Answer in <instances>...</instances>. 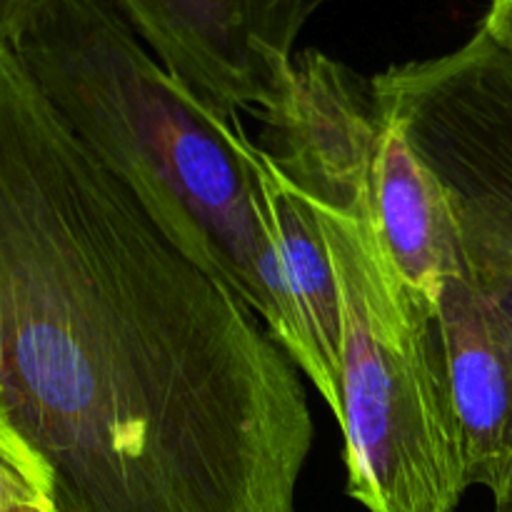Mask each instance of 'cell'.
<instances>
[{
    "label": "cell",
    "instance_id": "5bb4252c",
    "mask_svg": "<svg viewBox=\"0 0 512 512\" xmlns=\"http://www.w3.org/2000/svg\"><path fill=\"white\" fill-rule=\"evenodd\" d=\"M493 512H512V465L498 488L493 490Z\"/></svg>",
    "mask_w": 512,
    "mask_h": 512
},
{
    "label": "cell",
    "instance_id": "30bf717a",
    "mask_svg": "<svg viewBox=\"0 0 512 512\" xmlns=\"http://www.w3.org/2000/svg\"><path fill=\"white\" fill-rule=\"evenodd\" d=\"M50 495L53 485L45 465L0 415V512L25 505L50 508Z\"/></svg>",
    "mask_w": 512,
    "mask_h": 512
},
{
    "label": "cell",
    "instance_id": "277c9868",
    "mask_svg": "<svg viewBox=\"0 0 512 512\" xmlns=\"http://www.w3.org/2000/svg\"><path fill=\"white\" fill-rule=\"evenodd\" d=\"M375 95L443 185L475 285L512 273V53L480 23L450 53L390 65Z\"/></svg>",
    "mask_w": 512,
    "mask_h": 512
},
{
    "label": "cell",
    "instance_id": "4fadbf2b",
    "mask_svg": "<svg viewBox=\"0 0 512 512\" xmlns=\"http://www.w3.org/2000/svg\"><path fill=\"white\" fill-rule=\"evenodd\" d=\"M478 288L498 305V310L505 315V320H508L512 328V273L500 275V278L488 280V283H480Z\"/></svg>",
    "mask_w": 512,
    "mask_h": 512
},
{
    "label": "cell",
    "instance_id": "7c38bea8",
    "mask_svg": "<svg viewBox=\"0 0 512 512\" xmlns=\"http://www.w3.org/2000/svg\"><path fill=\"white\" fill-rule=\"evenodd\" d=\"M483 25L512 53V0H490Z\"/></svg>",
    "mask_w": 512,
    "mask_h": 512
},
{
    "label": "cell",
    "instance_id": "9a60e30c",
    "mask_svg": "<svg viewBox=\"0 0 512 512\" xmlns=\"http://www.w3.org/2000/svg\"><path fill=\"white\" fill-rule=\"evenodd\" d=\"M10 512H50V508H40V505H25V508H15Z\"/></svg>",
    "mask_w": 512,
    "mask_h": 512
},
{
    "label": "cell",
    "instance_id": "52a82bcc",
    "mask_svg": "<svg viewBox=\"0 0 512 512\" xmlns=\"http://www.w3.org/2000/svg\"><path fill=\"white\" fill-rule=\"evenodd\" d=\"M435 333L468 488L493 493L512 465V328L468 278L443 285Z\"/></svg>",
    "mask_w": 512,
    "mask_h": 512
},
{
    "label": "cell",
    "instance_id": "5b68a950",
    "mask_svg": "<svg viewBox=\"0 0 512 512\" xmlns=\"http://www.w3.org/2000/svg\"><path fill=\"white\" fill-rule=\"evenodd\" d=\"M165 70L228 123L285 98L320 0H110Z\"/></svg>",
    "mask_w": 512,
    "mask_h": 512
},
{
    "label": "cell",
    "instance_id": "8fae6325",
    "mask_svg": "<svg viewBox=\"0 0 512 512\" xmlns=\"http://www.w3.org/2000/svg\"><path fill=\"white\" fill-rule=\"evenodd\" d=\"M43 0H0V40H8Z\"/></svg>",
    "mask_w": 512,
    "mask_h": 512
},
{
    "label": "cell",
    "instance_id": "7a4b0ae2",
    "mask_svg": "<svg viewBox=\"0 0 512 512\" xmlns=\"http://www.w3.org/2000/svg\"><path fill=\"white\" fill-rule=\"evenodd\" d=\"M80 143L310 373L258 180V148L160 65L110 0H43L8 38Z\"/></svg>",
    "mask_w": 512,
    "mask_h": 512
},
{
    "label": "cell",
    "instance_id": "6da1fadb",
    "mask_svg": "<svg viewBox=\"0 0 512 512\" xmlns=\"http://www.w3.org/2000/svg\"><path fill=\"white\" fill-rule=\"evenodd\" d=\"M0 415L53 512H295L298 365L0 40Z\"/></svg>",
    "mask_w": 512,
    "mask_h": 512
},
{
    "label": "cell",
    "instance_id": "8992f818",
    "mask_svg": "<svg viewBox=\"0 0 512 512\" xmlns=\"http://www.w3.org/2000/svg\"><path fill=\"white\" fill-rule=\"evenodd\" d=\"M255 145L313 203L370 225V185L385 113L373 80L320 50H300L285 98L258 115Z\"/></svg>",
    "mask_w": 512,
    "mask_h": 512
},
{
    "label": "cell",
    "instance_id": "9c48e42d",
    "mask_svg": "<svg viewBox=\"0 0 512 512\" xmlns=\"http://www.w3.org/2000/svg\"><path fill=\"white\" fill-rule=\"evenodd\" d=\"M258 180L275 253L310 350L308 378L330 413L340 420V303L318 210L308 195L283 178L260 148Z\"/></svg>",
    "mask_w": 512,
    "mask_h": 512
},
{
    "label": "cell",
    "instance_id": "3957f363",
    "mask_svg": "<svg viewBox=\"0 0 512 512\" xmlns=\"http://www.w3.org/2000/svg\"><path fill=\"white\" fill-rule=\"evenodd\" d=\"M313 205L338 285L350 498L368 512H455L468 480L435 315L368 223Z\"/></svg>",
    "mask_w": 512,
    "mask_h": 512
},
{
    "label": "cell",
    "instance_id": "2e32d148",
    "mask_svg": "<svg viewBox=\"0 0 512 512\" xmlns=\"http://www.w3.org/2000/svg\"><path fill=\"white\" fill-rule=\"evenodd\" d=\"M50 512H53V510H50Z\"/></svg>",
    "mask_w": 512,
    "mask_h": 512
},
{
    "label": "cell",
    "instance_id": "ba28073f",
    "mask_svg": "<svg viewBox=\"0 0 512 512\" xmlns=\"http://www.w3.org/2000/svg\"><path fill=\"white\" fill-rule=\"evenodd\" d=\"M370 230L405 288L433 315L443 285L468 275L453 205L403 125L388 113L370 185Z\"/></svg>",
    "mask_w": 512,
    "mask_h": 512
}]
</instances>
